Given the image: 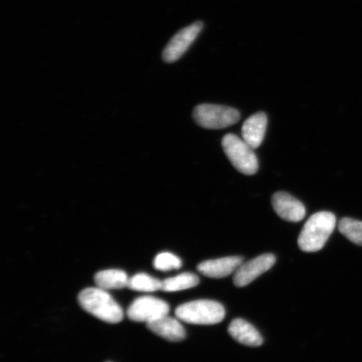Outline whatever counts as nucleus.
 Instances as JSON below:
<instances>
[{"label": "nucleus", "mask_w": 362, "mask_h": 362, "mask_svg": "<svg viewBox=\"0 0 362 362\" xmlns=\"http://www.w3.org/2000/svg\"><path fill=\"white\" fill-rule=\"evenodd\" d=\"M274 210L282 219L298 223L305 218L306 210L303 203L286 192L275 193L272 197Z\"/></svg>", "instance_id": "1a4fd4ad"}, {"label": "nucleus", "mask_w": 362, "mask_h": 362, "mask_svg": "<svg viewBox=\"0 0 362 362\" xmlns=\"http://www.w3.org/2000/svg\"><path fill=\"white\" fill-rule=\"evenodd\" d=\"M223 151L230 163L241 173L252 175L259 170V161L255 149L238 137L237 135L228 134L223 139Z\"/></svg>", "instance_id": "20e7f679"}, {"label": "nucleus", "mask_w": 362, "mask_h": 362, "mask_svg": "<svg viewBox=\"0 0 362 362\" xmlns=\"http://www.w3.org/2000/svg\"><path fill=\"white\" fill-rule=\"evenodd\" d=\"M78 302L84 310L104 322L117 324L124 319L123 309L105 289L85 288L79 293Z\"/></svg>", "instance_id": "f03ea898"}, {"label": "nucleus", "mask_w": 362, "mask_h": 362, "mask_svg": "<svg viewBox=\"0 0 362 362\" xmlns=\"http://www.w3.org/2000/svg\"><path fill=\"white\" fill-rule=\"evenodd\" d=\"M240 117V112L235 108L216 104H201L193 112L196 123L207 129L228 128L237 124Z\"/></svg>", "instance_id": "39448f33"}, {"label": "nucleus", "mask_w": 362, "mask_h": 362, "mask_svg": "<svg viewBox=\"0 0 362 362\" xmlns=\"http://www.w3.org/2000/svg\"><path fill=\"white\" fill-rule=\"evenodd\" d=\"M147 327L167 341L178 342L187 337V333L180 321L168 315L147 323Z\"/></svg>", "instance_id": "f8f14e48"}, {"label": "nucleus", "mask_w": 362, "mask_h": 362, "mask_svg": "<svg viewBox=\"0 0 362 362\" xmlns=\"http://www.w3.org/2000/svg\"><path fill=\"white\" fill-rule=\"evenodd\" d=\"M94 280L98 288L107 291L128 287L129 278L123 270L107 269L98 272Z\"/></svg>", "instance_id": "4468645a"}, {"label": "nucleus", "mask_w": 362, "mask_h": 362, "mask_svg": "<svg viewBox=\"0 0 362 362\" xmlns=\"http://www.w3.org/2000/svg\"><path fill=\"white\" fill-rule=\"evenodd\" d=\"M228 333L244 346L257 347L264 343V339L257 329L243 319L233 320L229 325Z\"/></svg>", "instance_id": "ddd939ff"}, {"label": "nucleus", "mask_w": 362, "mask_h": 362, "mask_svg": "<svg viewBox=\"0 0 362 362\" xmlns=\"http://www.w3.org/2000/svg\"><path fill=\"white\" fill-rule=\"evenodd\" d=\"M128 288L139 292H156L161 291L162 281L147 274H137L129 279Z\"/></svg>", "instance_id": "dca6fc26"}, {"label": "nucleus", "mask_w": 362, "mask_h": 362, "mask_svg": "<svg viewBox=\"0 0 362 362\" xmlns=\"http://www.w3.org/2000/svg\"><path fill=\"white\" fill-rule=\"evenodd\" d=\"M336 225L337 217L332 212L320 211L312 215L298 237V247L306 252L321 250L336 228Z\"/></svg>", "instance_id": "f257e3e1"}, {"label": "nucleus", "mask_w": 362, "mask_h": 362, "mask_svg": "<svg viewBox=\"0 0 362 362\" xmlns=\"http://www.w3.org/2000/svg\"><path fill=\"white\" fill-rule=\"evenodd\" d=\"M276 257L273 255H264L242 264L235 272L233 283L235 286L243 288L251 284L262 274L269 271L275 264Z\"/></svg>", "instance_id": "6e6552de"}, {"label": "nucleus", "mask_w": 362, "mask_h": 362, "mask_svg": "<svg viewBox=\"0 0 362 362\" xmlns=\"http://www.w3.org/2000/svg\"><path fill=\"white\" fill-rule=\"evenodd\" d=\"M338 228L351 242L362 246V221L345 217L339 221Z\"/></svg>", "instance_id": "f3484780"}, {"label": "nucleus", "mask_w": 362, "mask_h": 362, "mask_svg": "<svg viewBox=\"0 0 362 362\" xmlns=\"http://www.w3.org/2000/svg\"><path fill=\"white\" fill-rule=\"evenodd\" d=\"M170 306L164 300L152 296L136 298L130 305L127 315L134 322H151V321L168 315Z\"/></svg>", "instance_id": "423d86ee"}, {"label": "nucleus", "mask_w": 362, "mask_h": 362, "mask_svg": "<svg viewBox=\"0 0 362 362\" xmlns=\"http://www.w3.org/2000/svg\"><path fill=\"white\" fill-rule=\"evenodd\" d=\"M153 266L157 270L166 272L179 269L182 266V262L173 253L161 252L156 256Z\"/></svg>", "instance_id": "a211bd4d"}, {"label": "nucleus", "mask_w": 362, "mask_h": 362, "mask_svg": "<svg viewBox=\"0 0 362 362\" xmlns=\"http://www.w3.org/2000/svg\"><path fill=\"white\" fill-rule=\"evenodd\" d=\"M226 311L220 303L214 300H194L181 305L175 315L181 321L192 325H216L225 318Z\"/></svg>", "instance_id": "7ed1b4c3"}, {"label": "nucleus", "mask_w": 362, "mask_h": 362, "mask_svg": "<svg viewBox=\"0 0 362 362\" xmlns=\"http://www.w3.org/2000/svg\"><path fill=\"white\" fill-rule=\"evenodd\" d=\"M203 28L202 22L198 21L179 31L163 52V59L168 63L178 61L197 39Z\"/></svg>", "instance_id": "0eeeda50"}, {"label": "nucleus", "mask_w": 362, "mask_h": 362, "mask_svg": "<svg viewBox=\"0 0 362 362\" xmlns=\"http://www.w3.org/2000/svg\"><path fill=\"white\" fill-rule=\"evenodd\" d=\"M243 261L241 257H226L201 262L197 269L206 277L221 279L235 273L242 265Z\"/></svg>", "instance_id": "9d476101"}, {"label": "nucleus", "mask_w": 362, "mask_h": 362, "mask_svg": "<svg viewBox=\"0 0 362 362\" xmlns=\"http://www.w3.org/2000/svg\"><path fill=\"white\" fill-rule=\"evenodd\" d=\"M200 283L198 276L192 273H184L162 281L161 291L177 292L197 286Z\"/></svg>", "instance_id": "2eb2a0df"}, {"label": "nucleus", "mask_w": 362, "mask_h": 362, "mask_svg": "<svg viewBox=\"0 0 362 362\" xmlns=\"http://www.w3.org/2000/svg\"><path fill=\"white\" fill-rule=\"evenodd\" d=\"M268 117L264 112H257L244 122L242 128L243 139L253 149L257 148L264 141Z\"/></svg>", "instance_id": "9b49d317"}]
</instances>
